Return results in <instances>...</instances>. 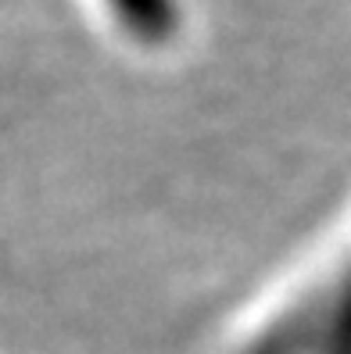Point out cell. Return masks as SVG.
Listing matches in <instances>:
<instances>
[{
	"label": "cell",
	"instance_id": "cell-1",
	"mask_svg": "<svg viewBox=\"0 0 351 354\" xmlns=\"http://www.w3.org/2000/svg\"><path fill=\"white\" fill-rule=\"evenodd\" d=\"M226 354H351V222L237 333Z\"/></svg>",
	"mask_w": 351,
	"mask_h": 354
},
{
	"label": "cell",
	"instance_id": "cell-2",
	"mask_svg": "<svg viewBox=\"0 0 351 354\" xmlns=\"http://www.w3.org/2000/svg\"><path fill=\"white\" fill-rule=\"evenodd\" d=\"M115 18L126 26L133 36L161 44L176 26V8L172 0H108Z\"/></svg>",
	"mask_w": 351,
	"mask_h": 354
}]
</instances>
